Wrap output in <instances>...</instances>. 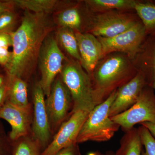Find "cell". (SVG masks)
Returning <instances> with one entry per match:
<instances>
[{
    "instance_id": "cell-26",
    "label": "cell",
    "mask_w": 155,
    "mask_h": 155,
    "mask_svg": "<svg viewBox=\"0 0 155 155\" xmlns=\"http://www.w3.org/2000/svg\"><path fill=\"white\" fill-rule=\"evenodd\" d=\"M12 52L8 48H0V64L7 68L11 62Z\"/></svg>"
},
{
    "instance_id": "cell-24",
    "label": "cell",
    "mask_w": 155,
    "mask_h": 155,
    "mask_svg": "<svg viewBox=\"0 0 155 155\" xmlns=\"http://www.w3.org/2000/svg\"><path fill=\"white\" fill-rule=\"evenodd\" d=\"M139 132L145 151L141 155H155V140L149 130L143 125L138 128Z\"/></svg>"
},
{
    "instance_id": "cell-33",
    "label": "cell",
    "mask_w": 155,
    "mask_h": 155,
    "mask_svg": "<svg viewBox=\"0 0 155 155\" xmlns=\"http://www.w3.org/2000/svg\"><path fill=\"white\" fill-rule=\"evenodd\" d=\"M5 84V79L2 75H0V87Z\"/></svg>"
},
{
    "instance_id": "cell-2",
    "label": "cell",
    "mask_w": 155,
    "mask_h": 155,
    "mask_svg": "<svg viewBox=\"0 0 155 155\" xmlns=\"http://www.w3.org/2000/svg\"><path fill=\"white\" fill-rule=\"evenodd\" d=\"M138 71L135 61L122 53H111L101 59L91 77L95 107L130 81Z\"/></svg>"
},
{
    "instance_id": "cell-20",
    "label": "cell",
    "mask_w": 155,
    "mask_h": 155,
    "mask_svg": "<svg viewBox=\"0 0 155 155\" xmlns=\"http://www.w3.org/2000/svg\"><path fill=\"white\" fill-rule=\"evenodd\" d=\"M56 39L72 59L80 63V54L74 30L66 27H60L56 32Z\"/></svg>"
},
{
    "instance_id": "cell-17",
    "label": "cell",
    "mask_w": 155,
    "mask_h": 155,
    "mask_svg": "<svg viewBox=\"0 0 155 155\" xmlns=\"http://www.w3.org/2000/svg\"><path fill=\"white\" fill-rule=\"evenodd\" d=\"M89 9L94 13L118 11L134 10L135 0H87L84 1Z\"/></svg>"
},
{
    "instance_id": "cell-19",
    "label": "cell",
    "mask_w": 155,
    "mask_h": 155,
    "mask_svg": "<svg viewBox=\"0 0 155 155\" xmlns=\"http://www.w3.org/2000/svg\"><path fill=\"white\" fill-rule=\"evenodd\" d=\"M134 10L142 22L147 35H155V3L136 1Z\"/></svg>"
},
{
    "instance_id": "cell-13",
    "label": "cell",
    "mask_w": 155,
    "mask_h": 155,
    "mask_svg": "<svg viewBox=\"0 0 155 155\" xmlns=\"http://www.w3.org/2000/svg\"><path fill=\"white\" fill-rule=\"evenodd\" d=\"M31 113V107L20 108L6 101L0 107V119L6 120L11 126L9 137L12 141L29 136L32 122Z\"/></svg>"
},
{
    "instance_id": "cell-10",
    "label": "cell",
    "mask_w": 155,
    "mask_h": 155,
    "mask_svg": "<svg viewBox=\"0 0 155 155\" xmlns=\"http://www.w3.org/2000/svg\"><path fill=\"white\" fill-rule=\"evenodd\" d=\"M89 113L83 110L72 112L69 119L59 127L52 140L42 152L41 155H55L61 150L76 143L81 129Z\"/></svg>"
},
{
    "instance_id": "cell-27",
    "label": "cell",
    "mask_w": 155,
    "mask_h": 155,
    "mask_svg": "<svg viewBox=\"0 0 155 155\" xmlns=\"http://www.w3.org/2000/svg\"><path fill=\"white\" fill-rule=\"evenodd\" d=\"M55 155H80L78 143H74L63 149Z\"/></svg>"
},
{
    "instance_id": "cell-16",
    "label": "cell",
    "mask_w": 155,
    "mask_h": 155,
    "mask_svg": "<svg viewBox=\"0 0 155 155\" xmlns=\"http://www.w3.org/2000/svg\"><path fill=\"white\" fill-rule=\"evenodd\" d=\"M140 69L149 76L152 85L155 81V35L147 37L137 56Z\"/></svg>"
},
{
    "instance_id": "cell-11",
    "label": "cell",
    "mask_w": 155,
    "mask_h": 155,
    "mask_svg": "<svg viewBox=\"0 0 155 155\" xmlns=\"http://www.w3.org/2000/svg\"><path fill=\"white\" fill-rule=\"evenodd\" d=\"M45 96L40 84L38 82L33 91V117L31 132V136L43 151L51 143L52 133Z\"/></svg>"
},
{
    "instance_id": "cell-1",
    "label": "cell",
    "mask_w": 155,
    "mask_h": 155,
    "mask_svg": "<svg viewBox=\"0 0 155 155\" xmlns=\"http://www.w3.org/2000/svg\"><path fill=\"white\" fill-rule=\"evenodd\" d=\"M53 27L48 14L25 11L21 24L11 33L13 51L11 62L6 68L8 81L15 78L23 79L32 73L42 45Z\"/></svg>"
},
{
    "instance_id": "cell-12",
    "label": "cell",
    "mask_w": 155,
    "mask_h": 155,
    "mask_svg": "<svg viewBox=\"0 0 155 155\" xmlns=\"http://www.w3.org/2000/svg\"><path fill=\"white\" fill-rule=\"evenodd\" d=\"M150 86L148 76L138 70L137 74L127 83L117 89L116 98L112 103L110 111V117L125 112L136 102L145 87Z\"/></svg>"
},
{
    "instance_id": "cell-8",
    "label": "cell",
    "mask_w": 155,
    "mask_h": 155,
    "mask_svg": "<svg viewBox=\"0 0 155 155\" xmlns=\"http://www.w3.org/2000/svg\"><path fill=\"white\" fill-rule=\"evenodd\" d=\"M95 14L88 33L97 37H113L128 30L140 20L137 15L127 11H113Z\"/></svg>"
},
{
    "instance_id": "cell-30",
    "label": "cell",
    "mask_w": 155,
    "mask_h": 155,
    "mask_svg": "<svg viewBox=\"0 0 155 155\" xmlns=\"http://www.w3.org/2000/svg\"><path fill=\"white\" fill-rule=\"evenodd\" d=\"M7 93V86L5 84L0 87V107L6 102Z\"/></svg>"
},
{
    "instance_id": "cell-3",
    "label": "cell",
    "mask_w": 155,
    "mask_h": 155,
    "mask_svg": "<svg viewBox=\"0 0 155 155\" xmlns=\"http://www.w3.org/2000/svg\"><path fill=\"white\" fill-rule=\"evenodd\" d=\"M60 74L72 97L71 113L78 110L90 112L95 107L93 86L91 78L79 62L67 59Z\"/></svg>"
},
{
    "instance_id": "cell-35",
    "label": "cell",
    "mask_w": 155,
    "mask_h": 155,
    "mask_svg": "<svg viewBox=\"0 0 155 155\" xmlns=\"http://www.w3.org/2000/svg\"><path fill=\"white\" fill-rule=\"evenodd\" d=\"M0 155H3L2 148L1 139H0Z\"/></svg>"
},
{
    "instance_id": "cell-6",
    "label": "cell",
    "mask_w": 155,
    "mask_h": 155,
    "mask_svg": "<svg viewBox=\"0 0 155 155\" xmlns=\"http://www.w3.org/2000/svg\"><path fill=\"white\" fill-rule=\"evenodd\" d=\"M147 37L144 26L140 20L128 30L113 37L97 38L102 45L103 58L111 53H120L135 60Z\"/></svg>"
},
{
    "instance_id": "cell-34",
    "label": "cell",
    "mask_w": 155,
    "mask_h": 155,
    "mask_svg": "<svg viewBox=\"0 0 155 155\" xmlns=\"http://www.w3.org/2000/svg\"><path fill=\"white\" fill-rule=\"evenodd\" d=\"M106 155H116L115 154V153L114 152L112 151H107L105 153Z\"/></svg>"
},
{
    "instance_id": "cell-29",
    "label": "cell",
    "mask_w": 155,
    "mask_h": 155,
    "mask_svg": "<svg viewBox=\"0 0 155 155\" xmlns=\"http://www.w3.org/2000/svg\"><path fill=\"white\" fill-rule=\"evenodd\" d=\"M14 6L13 0L0 1V15L8 11H13Z\"/></svg>"
},
{
    "instance_id": "cell-4",
    "label": "cell",
    "mask_w": 155,
    "mask_h": 155,
    "mask_svg": "<svg viewBox=\"0 0 155 155\" xmlns=\"http://www.w3.org/2000/svg\"><path fill=\"white\" fill-rule=\"evenodd\" d=\"M117 90L107 98L95 107L89 114L78 134L76 143L88 141L103 142L110 140L119 130L120 126L109 116L112 103L116 98Z\"/></svg>"
},
{
    "instance_id": "cell-31",
    "label": "cell",
    "mask_w": 155,
    "mask_h": 155,
    "mask_svg": "<svg viewBox=\"0 0 155 155\" xmlns=\"http://www.w3.org/2000/svg\"><path fill=\"white\" fill-rule=\"evenodd\" d=\"M140 125L146 127L155 140V123L145 122L140 123Z\"/></svg>"
},
{
    "instance_id": "cell-28",
    "label": "cell",
    "mask_w": 155,
    "mask_h": 155,
    "mask_svg": "<svg viewBox=\"0 0 155 155\" xmlns=\"http://www.w3.org/2000/svg\"><path fill=\"white\" fill-rule=\"evenodd\" d=\"M12 46L11 33H0V48H8Z\"/></svg>"
},
{
    "instance_id": "cell-32",
    "label": "cell",
    "mask_w": 155,
    "mask_h": 155,
    "mask_svg": "<svg viewBox=\"0 0 155 155\" xmlns=\"http://www.w3.org/2000/svg\"><path fill=\"white\" fill-rule=\"evenodd\" d=\"M87 155H106L105 154H103L102 153H101L99 151H97L94 152H90L88 153V154Z\"/></svg>"
},
{
    "instance_id": "cell-14",
    "label": "cell",
    "mask_w": 155,
    "mask_h": 155,
    "mask_svg": "<svg viewBox=\"0 0 155 155\" xmlns=\"http://www.w3.org/2000/svg\"><path fill=\"white\" fill-rule=\"evenodd\" d=\"M75 32L80 54V64L91 78L97 64L103 58L102 45L97 38L91 34Z\"/></svg>"
},
{
    "instance_id": "cell-23",
    "label": "cell",
    "mask_w": 155,
    "mask_h": 155,
    "mask_svg": "<svg viewBox=\"0 0 155 155\" xmlns=\"http://www.w3.org/2000/svg\"><path fill=\"white\" fill-rule=\"evenodd\" d=\"M40 147L32 136L25 137L17 140L12 155H41Z\"/></svg>"
},
{
    "instance_id": "cell-36",
    "label": "cell",
    "mask_w": 155,
    "mask_h": 155,
    "mask_svg": "<svg viewBox=\"0 0 155 155\" xmlns=\"http://www.w3.org/2000/svg\"><path fill=\"white\" fill-rule=\"evenodd\" d=\"M152 87L153 89L155 90V81L153 83L152 85Z\"/></svg>"
},
{
    "instance_id": "cell-25",
    "label": "cell",
    "mask_w": 155,
    "mask_h": 155,
    "mask_svg": "<svg viewBox=\"0 0 155 155\" xmlns=\"http://www.w3.org/2000/svg\"><path fill=\"white\" fill-rule=\"evenodd\" d=\"M17 17L13 11L0 15V33H11L16 23Z\"/></svg>"
},
{
    "instance_id": "cell-9",
    "label": "cell",
    "mask_w": 155,
    "mask_h": 155,
    "mask_svg": "<svg viewBox=\"0 0 155 155\" xmlns=\"http://www.w3.org/2000/svg\"><path fill=\"white\" fill-rule=\"evenodd\" d=\"M45 104L52 132H54L65 122L73 107L70 92L61 77L56 78L54 81Z\"/></svg>"
},
{
    "instance_id": "cell-5",
    "label": "cell",
    "mask_w": 155,
    "mask_h": 155,
    "mask_svg": "<svg viewBox=\"0 0 155 155\" xmlns=\"http://www.w3.org/2000/svg\"><path fill=\"white\" fill-rule=\"evenodd\" d=\"M67 60L56 38L49 35L42 45L38 62L41 75L39 83L47 97Z\"/></svg>"
},
{
    "instance_id": "cell-7",
    "label": "cell",
    "mask_w": 155,
    "mask_h": 155,
    "mask_svg": "<svg viewBox=\"0 0 155 155\" xmlns=\"http://www.w3.org/2000/svg\"><path fill=\"white\" fill-rule=\"evenodd\" d=\"M125 132L137 124L155 123V94L152 87L146 86L143 89L136 102L127 110L110 117Z\"/></svg>"
},
{
    "instance_id": "cell-15",
    "label": "cell",
    "mask_w": 155,
    "mask_h": 155,
    "mask_svg": "<svg viewBox=\"0 0 155 155\" xmlns=\"http://www.w3.org/2000/svg\"><path fill=\"white\" fill-rule=\"evenodd\" d=\"M6 102L19 107H31L28 101L27 84L24 79L15 78L8 81Z\"/></svg>"
},
{
    "instance_id": "cell-22",
    "label": "cell",
    "mask_w": 155,
    "mask_h": 155,
    "mask_svg": "<svg viewBox=\"0 0 155 155\" xmlns=\"http://www.w3.org/2000/svg\"><path fill=\"white\" fill-rule=\"evenodd\" d=\"M58 21L61 27L69 28L75 31H81V17L76 8H69L61 11L58 15Z\"/></svg>"
},
{
    "instance_id": "cell-21",
    "label": "cell",
    "mask_w": 155,
    "mask_h": 155,
    "mask_svg": "<svg viewBox=\"0 0 155 155\" xmlns=\"http://www.w3.org/2000/svg\"><path fill=\"white\" fill-rule=\"evenodd\" d=\"M15 5L34 13L48 14L54 8L56 0H13Z\"/></svg>"
},
{
    "instance_id": "cell-18",
    "label": "cell",
    "mask_w": 155,
    "mask_h": 155,
    "mask_svg": "<svg viewBox=\"0 0 155 155\" xmlns=\"http://www.w3.org/2000/svg\"><path fill=\"white\" fill-rule=\"evenodd\" d=\"M138 128L125 131L120 142L116 155H141L143 148Z\"/></svg>"
}]
</instances>
